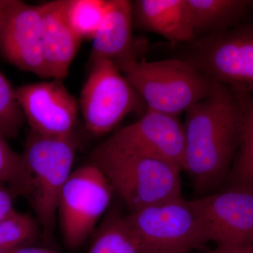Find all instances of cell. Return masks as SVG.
I'll return each mask as SVG.
<instances>
[{
    "mask_svg": "<svg viewBox=\"0 0 253 253\" xmlns=\"http://www.w3.org/2000/svg\"><path fill=\"white\" fill-rule=\"evenodd\" d=\"M186 113L183 169L204 196L225 183L239 146L242 109L236 93L216 83L212 94Z\"/></svg>",
    "mask_w": 253,
    "mask_h": 253,
    "instance_id": "6da1fadb",
    "label": "cell"
},
{
    "mask_svg": "<svg viewBox=\"0 0 253 253\" xmlns=\"http://www.w3.org/2000/svg\"><path fill=\"white\" fill-rule=\"evenodd\" d=\"M91 158L131 212L181 196L182 169L166 160L121 151L104 142Z\"/></svg>",
    "mask_w": 253,
    "mask_h": 253,
    "instance_id": "7a4b0ae2",
    "label": "cell"
},
{
    "mask_svg": "<svg viewBox=\"0 0 253 253\" xmlns=\"http://www.w3.org/2000/svg\"><path fill=\"white\" fill-rule=\"evenodd\" d=\"M79 145L74 133L51 136L30 131L22 156L29 177L27 199L46 241L54 235L60 196L73 172Z\"/></svg>",
    "mask_w": 253,
    "mask_h": 253,
    "instance_id": "3957f363",
    "label": "cell"
},
{
    "mask_svg": "<svg viewBox=\"0 0 253 253\" xmlns=\"http://www.w3.org/2000/svg\"><path fill=\"white\" fill-rule=\"evenodd\" d=\"M118 68L147 110L176 117L212 94L216 84L179 58L155 61L134 59Z\"/></svg>",
    "mask_w": 253,
    "mask_h": 253,
    "instance_id": "277c9868",
    "label": "cell"
},
{
    "mask_svg": "<svg viewBox=\"0 0 253 253\" xmlns=\"http://www.w3.org/2000/svg\"><path fill=\"white\" fill-rule=\"evenodd\" d=\"M179 59L236 93H253V21L182 45Z\"/></svg>",
    "mask_w": 253,
    "mask_h": 253,
    "instance_id": "5b68a950",
    "label": "cell"
},
{
    "mask_svg": "<svg viewBox=\"0 0 253 253\" xmlns=\"http://www.w3.org/2000/svg\"><path fill=\"white\" fill-rule=\"evenodd\" d=\"M126 218L139 253H190L208 242L192 202L181 196Z\"/></svg>",
    "mask_w": 253,
    "mask_h": 253,
    "instance_id": "8992f818",
    "label": "cell"
},
{
    "mask_svg": "<svg viewBox=\"0 0 253 253\" xmlns=\"http://www.w3.org/2000/svg\"><path fill=\"white\" fill-rule=\"evenodd\" d=\"M91 65L80 108L86 130L99 136L112 131L127 115L146 106L116 63L103 59Z\"/></svg>",
    "mask_w": 253,
    "mask_h": 253,
    "instance_id": "52a82bcc",
    "label": "cell"
},
{
    "mask_svg": "<svg viewBox=\"0 0 253 253\" xmlns=\"http://www.w3.org/2000/svg\"><path fill=\"white\" fill-rule=\"evenodd\" d=\"M113 191L94 163L73 170L60 196L58 219L66 247L77 249L107 211Z\"/></svg>",
    "mask_w": 253,
    "mask_h": 253,
    "instance_id": "ba28073f",
    "label": "cell"
},
{
    "mask_svg": "<svg viewBox=\"0 0 253 253\" xmlns=\"http://www.w3.org/2000/svg\"><path fill=\"white\" fill-rule=\"evenodd\" d=\"M206 239L217 246H253V194L229 189L191 200Z\"/></svg>",
    "mask_w": 253,
    "mask_h": 253,
    "instance_id": "9c48e42d",
    "label": "cell"
},
{
    "mask_svg": "<svg viewBox=\"0 0 253 253\" xmlns=\"http://www.w3.org/2000/svg\"><path fill=\"white\" fill-rule=\"evenodd\" d=\"M104 143L121 151L162 158L183 169L185 132L176 116L146 110L137 121L118 129Z\"/></svg>",
    "mask_w": 253,
    "mask_h": 253,
    "instance_id": "30bf717a",
    "label": "cell"
},
{
    "mask_svg": "<svg viewBox=\"0 0 253 253\" xmlns=\"http://www.w3.org/2000/svg\"><path fill=\"white\" fill-rule=\"evenodd\" d=\"M0 55L21 71L49 78L43 57L39 5L9 0L0 27Z\"/></svg>",
    "mask_w": 253,
    "mask_h": 253,
    "instance_id": "8fae6325",
    "label": "cell"
},
{
    "mask_svg": "<svg viewBox=\"0 0 253 253\" xmlns=\"http://www.w3.org/2000/svg\"><path fill=\"white\" fill-rule=\"evenodd\" d=\"M16 95L31 130L51 136L75 132L78 104L61 80L25 84Z\"/></svg>",
    "mask_w": 253,
    "mask_h": 253,
    "instance_id": "7c38bea8",
    "label": "cell"
},
{
    "mask_svg": "<svg viewBox=\"0 0 253 253\" xmlns=\"http://www.w3.org/2000/svg\"><path fill=\"white\" fill-rule=\"evenodd\" d=\"M41 11L42 46L49 78L67 77L83 40L71 27L66 14V0L39 5Z\"/></svg>",
    "mask_w": 253,
    "mask_h": 253,
    "instance_id": "4fadbf2b",
    "label": "cell"
},
{
    "mask_svg": "<svg viewBox=\"0 0 253 253\" xmlns=\"http://www.w3.org/2000/svg\"><path fill=\"white\" fill-rule=\"evenodd\" d=\"M133 26L132 1L108 0L104 19L92 40L91 62L109 60L119 67L135 59Z\"/></svg>",
    "mask_w": 253,
    "mask_h": 253,
    "instance_id": "5bb4252c",
    "label": "cell"
},
{
    "mask_svg": "<svg viewBox=\"0 0 253 253\" xmlns=\"http://www.w3.org/2000/svg\"><path fill=\"white\" fill-rule=\"evenodd\" d=\"M133 21L144 31L159 35L172 45L195 40L186 0L132 1Z\"/></svg>",
    "mask_w": 253,
    "mask_h": 253,
    "instance_id": "9a60e30c",
    "label": "cell"
},
{
    "mask_svg": "<svg viewBox=\"0 0 253 253\" xmlns=\"http://www.w3.org/2000/svg\"><path fill=\"white\" fill-rule=\"evenodd\" d=\"M195 40L220 34L241 24L253 6L249 0H186Z\"/></svg>",
    "mask_w": 253,
    "mask_h": 253,
    "instance_id": "2e32d148",
    "label": "cell"
},
{
    "mask_svg": "<svg viewBox=\"0 0 253 253\" xmlns=\"http://www.w3.org/2000/svg\"><path fill=\"white\" fill-rule=\"evenodd\" d=\"M236 93L242 109L241 139L225 183L253 194V95Z\"/></svg>",
    "mask_w": 253,
    "mask_h": 253,
    "instance_id": "e0dca14e",
    "label": "cell"
},
{
    "mask_svg": "<svg viewBox=\"0 0 253 253\" xmlns=\"http://www.w3.org/2000/svg\"><path fill=\"white\" fill-rule=\"evenodd\" d=\"M87 253H139L126 216L117 211L106 214Z\"/></svg>",
    "mask_w": 253,
    "mask_h": 253,
    "instance_id": "ac0fdd59",
    "label": "cell"
},
{
    "mask_svg": "<svg viewBox=\"0 0 253 253\" xmlns=\"http://www.w3.org/2000/svg\"><path fill=\"white\" fill-rule=\"evenodd\" d=\"M108 0H66L70 25L82 40H91L106 14Z\"/></svg>",
    "mask_w": 253,
    "mask_h": 253,
    "instance_id": "d6986e66",
    "label": "cell"
},
{
    "mask_svg": "<svg viewBox=\"0 0 253 253\" xmlns=\"http://www.w3.org/2000/svg\"><path fill=\"white\" fill-rule=\"evenodd\" d=\"M41 230L37 219L27 213L15 211L0 221V251L9 252L29 246Z\"/></svg>",
    "mask_w": 253,
    "mask_h": 253,
    "instance_id": "ffe728a7",
    "label": "cell"
},
{
    "mask_svg": "<svg viewBox=\"0 0 253 253\" xmlns=\"http://www.w3.org/2000/svg\"><path fill=\"white\" fill-rule=\"evenodd\" d=\"M0 133V184L7 186L16 196L27 198L30 182L22 156L11 149Z\"/></svg>",
    "mask_w": 253,
    "mask_h": 253,
    "instance_id": "44dd1931",
    "label": "cell"
},
{
    "mask_svg": "<svg viewBox=\"0 0 253 253\" xmlns=\"http://www.w3.org/2000/svg\"><path fill=\"white\" fill-rule=\"evenodd\" d=\"M25 121L16 88L0 72V133L6 138L16 137Z\"/></svg>",
    "mask_w": 253,
    "mask_h": 253,
    "instance_id": "7402d4cb",
    "label": "cell"
},
{
    "mask_svg": "<svg viewBox=\"0 0 253 253\" xmlns=\"http://www.w3.org/2000/svg\"><path fill=\"white\" fill-rule=\"evenodd\" d=\"M16 195L4 184H0V221L16 211L14 208V199Z\"/></svg>",
    "mask_w": 253,
    "mask_h": 253,
    "instance_id": "603a6c76",
    "label": "cell"
},
{
    "mask_svg": "<svg viewBox=\"0 0 253 253\" xmlns=\"http://www.w3.org/2000/svg\"><path fill=\"white\" fill-rule=\"evenodd\" d=\"M204 253H253V246H217L215 249Z\"/></svg>",
    "mask_w": 253,
    "mask_h": 253,
    "instance_id": "cb8c5ba5",
    "label": "cell"
},
{
    "mask_svg": "<svg viewBox=\"0 0 253 253\" xmlns=\"http://www.w3.org/2000/svg\"><path fill=\"white\" fill-rule=\"evenodd\" d=\"M10 253H58L51 249L43 248L34 247V246H26L11 251Z\"/></svg>",
    "mask_w": 253,
    "mask_h": 253,
    "instance_id": "d4e9b609",
    "label": "cell"
},
{
    "mask_svg": "<svg viewBox=\"0 0 253 253\" xmlns=\"http://www.w3.org/2000/svg\"><path fill=\"white\" fill-rule=\"evenodd\" d=\"M9 0H0V27L4 18L6 7H7Z\"/></svg>",
    "mask_w": 253,
    "mask_h": 253,
    "instance_id": "484cf974",
    "label": "cell"
},
{
    "mask_svg": "<svg viewBox=\"0 0 253 253\" xmlns=\"http://www.w3.org/2000/svg\"><path fill=\"white\" fill-rule=\"evenodd\" d=\"M11 251H9V252H3V251H0V253H10Z\"/></svg>",
    "mask_w": 253,
    "mask_h": 253,
    "instance_id": "4316f807",
    "label": "cell"
}]
</instances>
